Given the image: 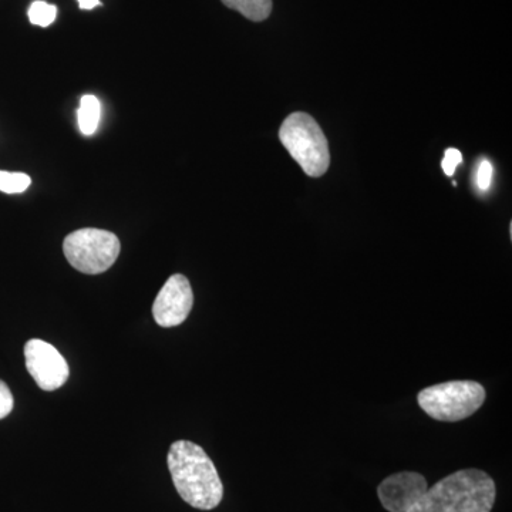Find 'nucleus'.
I'll return each instance as SVG.
<instances>
[{
  "label": "nucleus",
  "instance_id": "nucleus-1",
  "mask_svg": "<svg viewBox=\"0 0 512 512\" xmlns=\"http://www.w3.org/2000/svg\"><path fill=\"white\" fill-rule=\"evenodd\" d=\"M167 463L185 503L202 511L214 510L221 504L224 485L204 448L191 441H175L168 451Z\"/></svg>",
  "mask_w": 512,
  "mask_h": 512
},
{
  "label": "nucleus",
  "instance_id": "nucleus-2",
  "mask_svg": "<svg viewBox=\"0 0 512 512\" xmlns=\"http://www.w3.org/2000/svg\"><path fill=\"white\" fill-rule=\"evenodd\" d=\"M495 498L493 478L483 470L466 468L427 488L407 512H491Z\"/></svg>",
  "mask_w": 512,
  "mask_h": 512
},
{
  "label": "nucleus",
  "instance_id": "nucleus-3",
  "mask_svg": "<svg viewBox=\"0 0 512 512\" xmlns=\"http://www.w3.org/2000/svg\"><path fill=\"white\" fill-rule=\"evenodd\" d=\"M279 140L309 177L326 174L330 165L328 138L309 114L292 113L279 128Z\"/></svg>",
  "mask_w": 512,
  "mask_h": 512
},
{
  "label": "nucleus",
  "instance_id": "nucleus-4",
  "mask_svg": "<svg viewBox=\"0 0 512 512\" xmlns=\"http://www.w3.org/2000/svg\"><path fill=\"white\" fill-rule=\"evenodd\" d=\"M485 397L483 384L474 380H453L421 390L417 402L431 419L456 423L477 413Z\"/></svg>",
  "mask_w": 512,
  "mask_h": 512
},
{
  "label": "nucleus",
  "instance_id": "nucleus-5",
  "mask_svg": "<svg viewBox=\"0 0 512 512\" xmlns=\"http://www.w3.org/2000/svg\"><path fill=\"white\" fill-rule=\"evenodd\" d=\"M120 249V239L106 229H79L67 235L63 242L67 262L86 275L109 271L119 258Z\"/></svg>",
  "mask_w": 512,
  "mask_h": 512
},
{
  "label": "nucleus",
  "instance_id": "nucleus-6",
  "mask_svg": "<svg viewBox=\"0 0 512 512\" xmlns=\"http://www.w3.org/2000/svg\"><path fill=\"white\" fill-rule=\"evenodd\" d=\"M26 367L37 386L46 392L60 389L69 379L70 370L59 350L45 340L30 339L25 346Z\"/></svg>",
  "mask_w": 512,
  "mask_h": 512
},
{
  "label": "nucleus",
  "instance_id": "nucleus-7",
  "mask_svg": "<svg viewBox=\"0 0 512 512\" xmlns=\"http://www.w3.org/2000/svg\"><path fill=\"white\" fill-rule=\"evenodd\" d=\"M194 305V293L190 281L184 275L175 274L168 278L158 292L153 305L154 319L163 328L181 325L190 315Z\"/></svg>",
  "mask_w": 512,
  "mask_h": 512
},
{
  "label": "nucleus",
  "instance_id": "nucleus-8",
  "mask_svg": "<svg viewBox=\"0 0 512 512\" xmlns=\"http://www.w3.org/2000/svg\"><path fill=\"white\" fill-rule=\"evenodd\" d=\"M426 477L414 471H402L384 478L377 487V497L384 510L389 512H407L426 493Z\"/></svg>",
  "mask_w": 512,
  "mask_h": 512
},
{
  "label": "nucleus",
  "instance_id": "nucleus-9",
  "mask_svg": "<svg viewBox=\"0 0 512 512\" xmlns=\"http://www.w3.org/2000/svg\"><path fill=\"white\" fill-rule=\"evenodd\" d=\"M101 116L100 101L96 96L87 94L80 100V109L77 111L80 131L84 136H93L99 127Z\"/></svg>",
  "mask_w": 512,
  "mask_h": 512
},
{
  "label": "nucleus",
  "instance_id": "nucleus-10",
  "mask_svg": "<svg viewBox=\"0 0 512 512\" xmlns=\"http://www.w3.org/2000/svg\"><path fill=\"white\" fill-rule=\"evenodd\" d=\"M227 8L237 10L252 22H264L271 16L272 0H221Z\"/></svg>",
  "mask_w": 512,
  "mask_h": 512
},
{
  "label": "nucleus",
  "instance_id": "nucleus-11",
  "mask_svg": "<svg viewBox=\"0 0 512 512\" xmlns=\"http://www.w3.org/2000/svg\"><path fill=\"white\" fill-rule=\"evenodd\" d=\"M28 16L32 25L47 28V26L55 22L57 18V8L55 5L43 2V0H36V2L30 5Z\"/></svg>",
  "mask_w": 512,
  "mask_h": 512
},
{
  "label": "nucleus",
  "instance_id": "nucleus-12",
  "mask_svg": "<svg viewBox=\"0 0 512 512\" xmlns=\"http://www.w3.org/2000/svg\"><path fill=\"white\" fill-rule=\"evenodd\" d=\"M32 184V178L25 173H8L0 170V191L5 194H22Z\"/></svg>",
  "mask_w": 512,
  "mask_h": 512
},
{
  "label": "nucleus",
  "instance_id": "nucleus-13",
  "mask_svg": "<svg viewBox=\"0 0 512 512\" xmlns=\"http://www.w3.org/2000/svg\"><path fill=\"white\" fill-rule=\"evenodd\" d=\"M461 163H463V154H461V151H458L457 148H447L443 163H441L444 174H446L447 177H451V175L456 173L457 165Z\"/></svg>",
  "mask_w": 512,
  "mask_h": 512
},
{
  "label": "nucleus",
  "instance_id": "nucleus-14",
  "mask_svg": "<svg viewBox=\"0 0 512 512\" xmlns=\"http://www.w3.org/2000/svg\"><path fill=\"white\" fill-rule=\"evenodd\" d=\"M493 173V164L488 160L481 161L477 171V184L480 190L487 191L490 188L491 183H493Z\"/></svg>",
  "mask_w": 512,
  "mask_h": 512
},
{
  "label": "nucleus",
  "instance_id": "nucleus-15",
  "mask_svg": "<svg viewBox=\"0 0 512 512\" xmlns=\"http://www.w3.org/2000/svg\"><path fill=\"white\" fill-rule=\"evenodd\" d=\"M13 394L10 392L8 384L0 380V420L8 417L10 412L13 410Z\"/></svg>",
  "mask_w": 512,
  "mask_h": 512
},
{
  "label": "nucleus",
  "instance_id": "nucleus-16",
  "mask_svg": "<svg viewBox=\"0 0 512 512\" xmlns=\"http://www.w3.org/2000/svg\"><path fill=\"white\" fill-rule=\"evenodd\" d=\"M77 2H79L80 9L83 10H92L101 6L100 0H77Z\"/></svg>",
  "mask_w": 512,
  "mask_h": 512
}]
</instances>
